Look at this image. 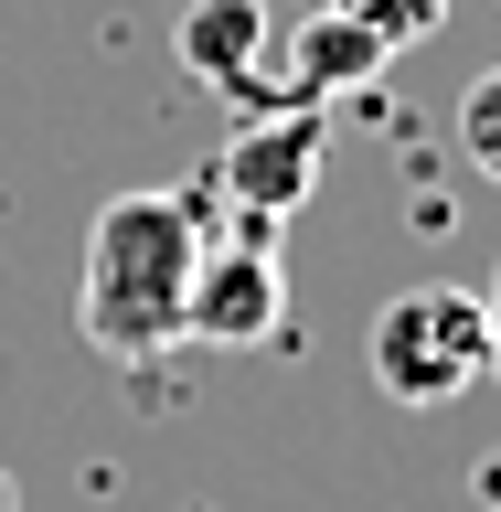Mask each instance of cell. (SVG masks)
Wrapping results in <instances>:
<instances>
[{
	"instance_id": "obj_1",
	"label": "cell",
	"mask_w": 501,
	"mask_h": 512,
	"mask_svg": "<svg viewBox=\"0 0 501 512\" xmlns=\"http://www.w3.org/2000/svg\"><path fill=\"white\" fill-rule=\"evenodd\" d=\"M203 267V192H118L86 224V267H75V320L96 352H171L182 342V299Z\"/></svg>"
},
{
	"instance_id": "obj_5",
	"label": "cell",
	"mask_w": 501,
	"mask_h": 512,
	"mask_svg": "<svg viewBox=\"0 0 501 512\" xmlns=\"http://www.w3.org/2000/svg\"><path fill=\"white\" fill-rule=\"evenodd\" d=\"M384 64H395V54H384L374 32L342 22V11L320 0V11H299V32H288L278 64H267V107H331V96H363Z\"/></svg>"
},
{
	"instance_id": "obj_2",
	"label": "cell",
	"mask_w": 501,
	"mask_h": 512,
	"mask_svg": "<svg viewBox=\"0 0 501 512\" xmlns=\"http://www.w3.org/2000/svg\"><path fill=\"white\" fill-rule=\"evenodd\" d=\"M363 363H374V384L395 406H448V395H470L491 374V320H480L470 288H406V299L374 310Z\"/></svg>"
},
{
	"instance_id": "obj_9",
	"label": "cell",
	"mask_w": 501,
	"mask_h": 512,
	"mask_svg": "<svg viewBox=\"0 0 501 512\" xmlns=\"http://www.w3.org/2000/svg\"><path fill=\"white\" fill-rule=\"evenodd\" d=\"M480 320H491V374H501V267H491V288H480Z\"/></svg>"
},
{
	"instance_id": "obj_7",
	"label": "cell",
	"mask_w": 501,
	"mask_h": 512,
	"mask_svg": "<svg viewBox=\"0 0 501 512\" xmlns=\"http://www.w3.org/2000/svg\"><path fill=\"white\" fill-rule=\"evenodd\" d=\"M331 11H342V22H363L384 54H406V43H427V32L448 22V0H331Z\"/></svg>"
},
{
	"instance_id": "obj_3",
	"label": "cell",
	"mask_w": 501,
	"mask_h": 512,
	"mask_svg": "<svg viewBox=\"0 0 501 512\" xmlns=\"http://www.w3.org/2000/svg\"><path fill=\"white\" fill-rule=\"evenodd\" d=\"M320 160H331V107H256V118L214 150V171H203V182H214L246 224H278V214H299V203H310Z\"/></svg>"
},
{
	"instance_id": "obj_10",
	"label": "cell",
	"mask_w": 501,
	"mask_h": 512,
	"mask_svg": "<svg viewBox=\"0 0 501 512\" xmlns=\"http://www.w3.org/2000/svg\"><path fill=\"white\" fill-rule=\"evenodd\" d=\"M0 512H22V480H11V470H0Z\"/></svg>"
},
{
	"instance_id": "obj_8",
	"label": "cell",
	"mask_w": 501,
	"mask_h": 512,
	"mask_svg": "<svg viewBox=\"0 0 501 512\" xmlns=\"http://www.w3.org/2000/svg\"><path fill=\"white\" fill-rule=\"evenodd\" d=\"M459 150H470L480 182H501V64L470 75V96H459Z\"/></svg>"
},
{
	"instance_id": "obj_4",
	"label": "cell",
	"mask_w": 501,
	"mask_h": 512,
	"mask_svg": "<svg viewBox=\"0 0 501 512\" xmlns=\"http://www.w3.org/2000/svg\"><path fill=\"white\" fill-rule=\"evenodd\" d=\"M288 331V278L267 235H235V246H203L192 267V299H182V342H214V352H256Z\"/></svg>"
},
{
	"instance_id": "obj_6",
	"label": "cell",
	"mask_w": 501,
	"mask_h": 512,
	"mask_svg": "<svg viewBox=\"0 0 501 512\" xmlns=\"http://www.w3.org/2000/svg\"><path fill=\"white\" fill-rule=\"evenodd\" d=\"M267 32H278V11H267V0H192L171 43H182V64H192L214 96L267 107Z\"/></svg>"
}]
</instances>
